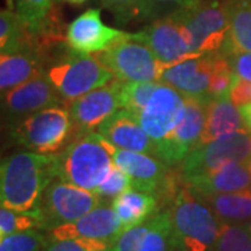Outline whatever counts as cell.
Masks as SVG:
<instances>
[{
	"label": "cell",
	"mask_w": 251,
	"mask_h": 251,
	"mask_svg": "<svg viewBox=\"0 0 251 251\" xmlns=\"http://www.w3.org/2000/svg\"><path fill=\"white\" fill-rule=\"evenodd\" d=\"M184 184L198 196L236 193L251 190V173L246 162H233L214 172L186 179Z\"/></svg>",
	"instance_id": "obj_20"
},
{
	"label": "cell",
	"mask_w": 251,
	"mask_h": 251,
	"mask_svg": "<svg viewBox=\"0 0 251 251\" xmlns=\"http://www.w3.org/2000/svg\"><path fill=\"white\" fill-rule=\"evenodd\" d=\"M229 98L237 108L247 106L251 103V81L244 80L234 74L233 82L229 91Z\"/></svg>",
	"instance_id": "obj_38"
},
{
	"label": "cell",
	"mask_w": 251,
	"mask_h": 251,
	"mask_svg": "<svg viewBox=\"0 0 251 251\" xmlns=\"http://www.w3.org/2000/svg\"><path fill=\"white\" fill-rule=\"evenodd\" d=\"M246 163H247V166H249V171H250V173H251V158L249 159V161L246 162Z\"/></svg>",
	"instance_id": "obj_44"
},
{
	"label": "cell",
	"mask_w": 251,
	"mask_h": 251,
	"mask_svg": "<svg viewBox=\"0 0 251 251\" xmlns=\"http://www.w3.org/2000/svg\"><path fill=\"white\" fill-rule=\"evenodd\" d=\"M62 103H66V100L54 90L45 73L1 94L3 112L11 120V125L28 115L42 109L60 106Z\"/></svg>",
	"instance_id": "obj_17"
},
{
	"label": "cell",
	"mask_w": 251,
	"mask_h": 251,
	"mask_svg": "<svg viewBox=\"0 0 251 251\" xmlns=\"http://www.w3.org/2000/svg\"><path fill=\"white\" fill-rule=\"evenodd\" d=\"M172 251H177V250H176V249H175V247H173V249H172Z\"/></svg>",
	"instance_id": "obj_45"
},
{
	"label": "cell",
	"mask_w": 251,
	"mask_h": 251,
	"mask_svg": "<svg viewBox=\"0 0 251 251\" xmlns=\"http://www.w3.org/2000/svg\"><path fill=\"white\" fill-rule=\"evenodd\" d=\"M10 135L14 143L32 152L54 155L74 138V127L69 109L53 106L28 115L11 125Z\"/></svg>",
	"instance_id": "obj_4"
},
{
	"label": "cell",
	"mask_w": 251,
	"mask_h": 251,
	"mask_svg": "<svg viewBox=\"0 0 251 251\" xmlns=\"http://www.w3.org/2000/svg\"><path fill=\"white\" fill-rule=\"evenodd\" d=\"M131 187H133L131 179L113 163V166L110 168L106 179L102 181V184L97 188L95 193L102 200H112L113 201L120 194H123L126 190Z\"/></svg>",
	"instance_id": "obj_35"
},
{
	"label": "cell",
	"mask_w": 251,
	"mask_h": 251,
	"mask_svg": "<svg viewBox=\"0 0 251 251\" xmlns=\"http://www.w3.org/2000/svg\"><path fill=\"white\" fill-rule=\"evenodd\" d=\"M201 0H150L155 18L173 16L180 11L194 9Z\"/></svg>",
	"instance_id": "obj_37"
},
{
	"label": "cell",
	"mask_w": 251,
	"mask_h": 251,
	"mask_svg": "<svg viewBox=\"0 0 251 251\" xmlns=\"http://www.w3.org/2000/svg\"><path fill=\"white\" fill-rule=\"evenodd\" d=\"M127 32L106 25L102 21L100 9H88L69 24L66 44L73 53L91 56L105 52Z\"/></svg>",
	"instance_id": "obj_16"
},
{
	"label": "cell",
	"mask_w": 251,
	"mask_h": 251,
	"mask_svg": "<svg viewBox=\"0 0 251 251\" xmlns=\"http://www.w3.org/2000/svg\"><path fill=\"white\" fill-rule=\"evenodd\" d=\"M44 251H103L99 246L82 240H52Z\"/></svg>",
	"instance_id": "obj_39"
},
{
	"label": "cell",
	"mask_w": 251,
	"mask_h": 251,
	"mask_svg": "<svg viewBox=\"0 0 251 251\" xmlns=\"http://www.w3.org/2000/svg\"><path fill=\"white\" fill-rule=\"evenodd\" d=\"M158 204L155 196L131 187L112 201V208L122 224V229L127 230L150 221L156 214Z\"/></svg>",
	"instance_id": "obj_23"
},
{
	"label": "cell",
	"mask_w": 251,
	"mask_h": 251,
	"mask_svg": "<svg viewBox=\"0 0 251 251\" xmlns=\"http://www.w3.org/2000/svg\"><path fill=\"white\" fill-rule=\"evenodd\" d=\"M53 1L54 0H16V13L35 38L53 35Z\"/></svg>",
	"instance_id": "obj_26"
},
{
	"label": "cell",
	"mask_w": 251,
	"mask_h": 251,
	"mask_svg": "<svg viewBox=\"0 0 251 251\" xmlns=\"http://www.w3.org/2000/svg\"><path fill=\"white\" fill-rule=\"evenodd\" d=\"M100 3L122 24L153 17L150 0H100Z\"/></svg>",
	"instance_id": "obj_30"
},
{
	"label": "cell",
	"mask_w": 251,
	"mask_h": 251,
	"mask_svg": "<svg viewBox=\"0 0 251 251\" xmlns=\"http://www.w3.org/2000/svg\"><path fill=\"white\" fill-rule=\"evenodd\" d=\"M249 1H250V3H251V0H249Z\"/></svg>",
	"instance_id": "obj_46"
},
{
	"label": "cell",
	"mask_w": 251,
	"mask_h": 251,
	"mask_svg": "<svg viewBox=\"0 0 251 251\" xmlns=\"http://www.w3.org/2000/svg\"><path fill=\"white\" fill-rule=\"evenodd\" d=\"M134 36L152 50L165 70L173 64L198 57L191 52L186 31L175 16L155 18L143 31L134 32Z\"/></svg>",
	"instance_id": "obj_14"
},
{
	"label": "cell",
	"mask_w": 251,
	"mask_h": 251,
	"mask_svg": "<svg viewBox=\"0 0 251 251\" xmlns=\"http://www.w3.org/2000/svg\"><path fill=\"white\" fill-rule=\"evenodd\" d=\"M112 159L131 179L133 187L150 193L159 200L172 202L173 197L184 184L179 172H172L156 156L144 152H133L113 148Z\"/></svg>",
	"instance_id": "obj_7"
},
{
	"label": "cell",
	"mask_w": 251,
	"mask_h": 251,
	"mask_svg": "<svg viewBox=\"0 0 251 251\" xmlns=\"http://www.w3.org/2000/svg\"><path fill=\"white\" fill-rule=\"evenodd\" d=\"M36 45V38L28 31L13 10L0 11V53H16ZM41 48V46H39Z\"/></svg>",
	"instance_id": "obj_27"
},
{
	"label": "cell",
	"mask_w": 251,
	"mask_h": 251,
	"mask_svg": "<svg viewBox=\"0 0 251 251\" xmlns=\"http://www.w3.org/2000/svg\"><path fill=\"white\" fill-rule=\"evenodd\" d=\"M147 230H148V221L131 229L123 230L119 234L116 242L106 251H138Z\"/></svg>",
	"instance_id": "obj_36"
},
{
	"label": "cell",
	"mask_w": 251,
	"mask_h": 251,
	"mask_svg": "<svg viewBox=\"0 0 251 251\" xmlns=\"http://www.w3.org/2000/svg\"><path fill=\"white\" fill-rule=\"evenodd\" d=\"M57 1L67 3V4H73V6H80V4H84L87 0H57Z\"/></svg>",
	"instance_id": "obj_42"
},
{
	"label": "cell",
	"mask_w": 251,
	"mask_h": 251,
	"mask_svg": "<svg viewBox=\"0 0 251 251\" xmlns=\"http://www.w3.org/2000/svg\"><path fill=\"white\" fill-rule=\"evenodd\" d=\"M49 242L44 230L32 229L0 237V251H44Z\"/></svg>",
	"instance_id": "obj_32"
},
{
	"label": "cell",
	"mask_w": 251,
	"mask_h": 251,
	"mask_svg": "<svg viewBox=\"0 0 251 251\" xmlns=\"http://www.w3.org/2000/svg\"><path fill=\"white\" fill-rule=\"evenodd\" d=\"M186 98L171 85L159 82L148 103L135 117L156 145L171 134L184 110Z\"/></svg>",
	"instance_id": "obj_15"
},
{
	"label": "cell",
	"mask_w": 251,
	"mask_h": 251,
	"mask_svg": "<svg viewBox=\"0 0 251 251\" xmlns=\"http://www.w3.org/2000/svg\"><path fill=\"white\" fill-rule=\"evenodd\" d=\"M240 113H242L243 122H244V127L246 130L251 133V103L247 106H243L240 108Z\"/></svg>",
	"instance_id": "obj_41"
},
{
	"label": "cell",
	"mask_w": 251,
	"mask_h": 251,
	"mask_svg": "<svg viewBox=\"0 0 251 251\" xmlns=\"http://www.w3.org/2000/svg\"><path fill=\"white\" fill-rule=\"evenodd\" d=\"M98 133L117 150L150 153L156 156V144L144 131L128 110L120 109L99 126Z\"/></svg>",
	"instance_id": "obj_19"
},
{
	"label": "cell",
	"mask_w": 251,
	"mask_h": 251,
	"mask_svg": "<svg viewBox=\"0 0 251 251\" xmlns=\"http://www.w3.org/2000/svg\"><path fill=\"white\" fill-rule=\"evenodd\" d=\"M229 14V39L221 54L226 57L251 52V3L249 0H226Z\"/></svg>",
	"instance_id": "obj_24"
},
{
	"label": "cell",
	"mask_w": 251,
	"mask_h": 251,
	"mask_svg": "<svg viewBox=\"0 0 251 251\" xmlns=\"http://www.w3.org/2000/svg\"><path fill=\"white\" fill-rule=\"evenodd\" d=\"M173 16L179 18L196 56L218 54L224 50L230 32L226 0H201L194 9Z\"/></svg>",
	"instance_id": "obj_5"
},
{
	"label": "cell",
	"mask_w": 251,
	"mask_h": 251,
	"mask_svg": "<svg viewBox=\"0 0 251 251\" xmlns=\"http://www.w3.org/2000/svg\"><path fill=\"white\" fill-rule=\"evenodd\" d=\"M215 54L200 56L168 67L161 74L159 81L177 90L186 98H208L209 81Z\"/></svg>",
	"instance_id": "obj_18"
},
{
	"label": "cell",
	"mask_w": 251,
	"mask_h": 251,
	"mask_svg": "<svg viewBox=\"0 0 251 251\" xmlns=\"http://www.w3.org/2000/svg\"><path fill=\"white\" fill-rule=\"evenodd\" d=\"M45 74L66 102L80 98L115 78L97 56L77 54L72 50L46 67Z\"/></svg>",
	"instance_id": "obj_6"
},
{
	"label": "cell",
	"mask_w": 251,
	"mask_h": 251,
	"mask_svg": "<svg viewBox=\"0 0 251 251\" xmlns=\"http://www.w3.org/2000/svg\"><path fill=\"white\" fill-rule=\"evenodd\" d=\"M234 73L229 59L224 54L218 53L214 57V67L209 81L208 98L219 99L229 97V91L233 82Z\"/></svg>",
	"instance_id": "obj_33"
},
{
	"label": "cell",
	"mask_w": 251,
	"mask_h": 251,
	"mask_svg": "<svg viewBox=\"0 0 251 251\" xmlns=\"http://www.w3.org/2000/svg\"><path fill=\"white\" fill-rule=\"evenodd\" d=\"M56 179V153L16 152L1 161L0 202L18 212L39 208L48 186Z\"/></svg>",
	"instance_id": "obj_1"
},
{
	"label": "cell",
	"mask_w": 251,
	"mask_h": 251,
	"mask_svg": "<svg viewBox=\"0 0 251 251\" xmlns=\"http://www.w3.org/2000/svg\"><path fill=\"white\" fill-rule=\"evenodd\" d=\"M44 50L29 46L16 53L0 54V90L1 94L45 73Z\"/></svg>",
	"instance_id": "obj_21"
},
{
	"label": "cell",
	"mask_w": 251,
	"mask_h": 251,
	"mask_svg": "<svg viewBox=\"0 0 251 251\" xmlns=\"http://www.w3.org/2000/svg\"><path fill=\"white\" fill-rule=\"evenodd\" d=\"M172 242L177 251H215L222 224L205 202L183 184L171 202Z\"/></svg>",
	"instance_id": "obj_3"
},
{
	"label": "cell",
	"mask_w": 251,
	"mask_h": 251,
	"mask_svg": "<svg viewBox=\"0 0 251 251\" xmlns=\"http://www.w3.org/2000/svg\"><path fill=\"white\" fill-rule=\"evenodd\" d=\"M172 218L169 211H159L148 221V230L138 251H172Z\"/></svg>",
	"instance_id": "obj_28"
},
{
	"label": "cell",
	"mask_w": 251,
	"mask_h": 251,
	"mask_svg": "<svg viewBox=\"0 0 251 251\" xmlns=\"http://www.w3.org/2000/svg\"><path fill=\"white\" fill-rule=\"evenodd\" d=\"M97 57L122 82L159 81L165 72L152 50L131 32H127L105 52L97 54Z\"/></svg>",
	"instance_id": "obj_8"
},
{
	"label": "cell",
	"mask_w": 251,
	"mask_h": 251,
	"mask_svg": "<svg viewBox=\"0 0 251 251\" xmlns=\"http://www.w3.org/2000/svg\"><path fill=\"white\" fill-rule=\"evenodd\" d=\"M161 81H135L123 82L122 85V105L134 117L140 115L144 106L148 103Z\"/></svg>",
	"instance_id": "obj_31"
},
{
	"label": "cell",
	"mask_w": 251,
	"mask_h": 251,
	"mask_svg": "<svg viewBox=\"0 0 251 251\" xmlns=\"http://www.w3.org/2000/svg\"><path fill=\"white\" fill-rule=\"evenodd\" d=\"M208 102L209 99L186 98L180 122L171 134L156 145V158L165 165L171 168L180 165L200 144L205 126Z\"/></svg>",
	"instance_id": "obj_11"
},
{
	"label": "cell",
	"mask_w": 251,
	"mask_h": 251,
	"mask_svg": "<svg viewBox=\"0 0 251 251\" xmlns=\"http://www.w3.org/2000/svg\"><path fill=\"white\" fill-rule=\"evenodd\" d=\"M246 226H247V230H249V233L251 234V221L250 222H247V224H246Z\"/></svg>",
	"instance_id": "obj_43"
},
{
	"label": "cell",
	"mask_w": 251,
	"mask_h": 251,
	"mask_svg": "<svg viewBox=\"0 0 251 251\" xmlns=\"http://www.w3.org/2000/svg\"><path fill=\"white\" fill-rule=\"evenodd\" d=\"M236 75L251 81V52H240L227 57Z\"/></svg>",
	"instance_id": "obj_40"
},
{
	"label": "cell",
	"mask_w": 251,
	"mask_h": 251,
	"mask_svg": "<svg viewBox=\"0 0 251 251\" xmlns=\"http://www.w3.org/2000/svg\"><path fill=\"white\" fill-rule=\"evenodd\" d=\"M243 127L244 122L240 109L234 105L229 97L209 99L206 105L205 126L200 144L209 143L224 135L236 133L239 130H243Z\"/></svg>",
	"instance_id": "obj_22"
},
{
	"label": "cell",
	"mask_w": 251,
	"mask_h": 251,
	"mask_svg": "<svg viewBox=\"0 0 251 251\" xmlns=\"http://www.w3.org/2000/svg\"><path fill=\"white\" fill-rule=\"evenodd\" d=\"M32 229L44 230V222L39 209L32 212H18L6 206L0 208V237Z\"/></svg>",
	"instance_id": "obj_29"
},
{
	"label": "cell",
	"mask_w": 251,
	"mask_h": 251,
	"mask_svg": "<svg viewBox=\"0 0 251 251\" xmlns=\"http://www.w3.org/2000/svg\"><path fill=\"white\" fill-rule=\"evenodd\" d=\"M113 148L95 131L75 137L56 153V179L95 193L113 166Z\"/></svg>",
	"instance_id": "obj_2"
},
{
	"label": "cell",
	"mask_w": 251,
	"mask_h": 251,
	"mask_svg": "<svg viewBox=\"0 0 251 251\" xmlns=\"http://www.w3.org/2000/svg\"><path fill=\"white\" fill-rule=\"evenodd\" d=\"M198 197L212 209L221 224L244 225L251 221V190Z\"/></svg>",
	"instance_id": "obj_25"
},
{
	"label": "cell",
	"mask_w": 251,
	"mask_h": 251,
	"mask_svg": "<svg viewBox=\"0 0 251 251\" xmlns=\"http://www.w3.org/2000/svg\"><path fill=\"white\" fill-rule=\"evenodd\" d=\"M122 85V81L113 78L108 84L91 91L80 98L66 102L73 120L74 138L94 133L95 128L98 130L99 126L106 122L112 115H115L117 110L123 109Z\"/></svg>",
	"instance_id": "obj_12"
},
{
	"label": "cell",
	"mask_w": 251,
	"mask_h": 251,
	"mask_svg": "<svg viewBox=\"0 0 251 251\" xmlns=\"http://www.w3.org/2000/svg\"><path fill=\"white\" fill-rule=\"evenodd\" d=\"M122 232V224L112 205L102 204L80 219L49 230V237L52 240H82L106 251Z\"/></svg>",
	"instance_id": "obj_13"
},
{
	"label": "cell",
	"mask_w": 251,
	"mask_h": 251,
	"mask_svg": "<svg viewBox=\"0 0 251 251\" xmlns=\"http://www.w3.org/2000/svg\"><path fill=\"white\" fill-rule=\"evenodd\" d=\"M251 158V133L239 130L214 141L197 145L179 165L183 181L205 175L233 162H247Z\"/></svg>",
	"instance_id": "obj_9"
},
{
	"label": "cell",
	"mask_w": 251,
	"mask_h": 251,
	"mask_svg": "<svg viewBox=\"0 0 251 251\" xmlns=\"http://www.w3.org/2000/svg\"><path fill=\"white\" fill-rule=\"evenodd\" d=\"M215 251H251V234L246 224H222Z\"/></svg>",
	"instance_id": "obj_34"
},
{
	"label": "cell",
	"mask_w": 251,
	"mask_h": 251,
	"mask_svg": "<svg viewBox=\"0 0 251 251\" xmlns=\"http://www.w3.org/2000/svg\"><path fill=\"white\" fill-rule=\"evenodd\" d=\"M103 200L97 193L69 184L63 180H53L44 193L39 204V214L44 230H52L64 224H70L87 215Z\"/></svg>",
	"instance_id": "obj_10"
}]
</instances>
